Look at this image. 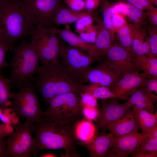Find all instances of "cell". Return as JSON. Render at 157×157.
I'll use <instances>...</instances> for the list:
<instances>
[{"label":"cell","instance_id":"cell-10","mask_svg":"<svg viewBox=\"0 0 157 157\" xmlns=\"http://www.w3.org/2000/svg\"><path fill=\"white\" fill-rule=\"evenodd\" d=\"M58 58L81 79L92 64L100 60L94 56L84 53L77 48L62 44Z\"/></svg>","mask_w":157,"mask_h":157},{"label":"cell","instance_id":"cell-54","mask_svg":"<svg viewBox=\"0 0 157 157\" xmlns=\"http://www.w3.org/2000/svg\"><path fill=\"white\" fill-rule=\"evenodd\" d=\"M23 1H26V0H23Z\"/></svg>","mask_w":157,"mask_h":157},{"label":"cell","instance_id":"cell-15","mask_svg":"<svg viewBox=\"0 0 157 157\" xmlns=\"http://www.w3.org/2000/svg\"><path fill=\"white\" fill-rule=\"evenodd\" d=\"M151 76L138 71L124 75L115 84L111 90L115 94L128 100L129 97L138 89L144 85Z\"/></svg>","mask_w":157,"mask_h":157},{"label":"cell","instance_id":"cell-50","mask_svg":"<svg viewBox=\"0 0 157 157\" xmlns=\"http://www.w3.org/2000/svg\"><path fill=\"white\" fill-rule=\"evenodd\" d=\"M0 41H2L7 43L0 24Z\"/></svg>","mask_w":157,"mask_h":157},{"label":"cell","instance_id":"cell-36","mask_svg":"<svg viewBox=\"0 0 157 157\" xmlns=\"http://www.w3.org/2000/svg\"><path fill=\"white\" fill-rule=\"evenodd\" d=\"M79 95L83 106L98 108L97 99L92 95L82 92L80 93Z\"/></svg>","mask_w":157,"mask_h":157},{"label":"cell","instance_id":"cell-38","mask_svg":"<svg viewBox=\"0 0 157 157\" xmlns=\"http://www.w3.org/2000/svg\"><path fill=\"white\" fill-rule=\"evenodd\" d=\"M82 114L83 117L89 120L95 121L98 114V108H97L83 106Z\"/></svg>","mask_w":157,"mask_h":157},{"label":"cell","instance_id":"cell-4","mask_svg":"<svg viewBox=\"0 0 157 157\" xmlns=\"http://www.w3.org/2000/svg\"><path fill=\"white\" fill-rule=\"evenodd\" d=\"M14 52L8 66L11 69L8 78L13 86L19 89L31 83L40 67V59L30 43L24 41L13 48Z\"/></svg>","mask_w":157,"mask_h":157},{"label":"cell","instance_id":"cell-23","mask_svg":"<svg viewBox=\"0 0 157 157\" xmlns=\"http://www.w3.org/2000/svg\"><path fill=\"white\" fill-rule=\"evenodd\" d=\"M88 12L85 10L77 12L63 6L60 8L55 16L53 20L54 26L61 25H69L75 22L83 16L86 15Z\"/></svg>","mask_w":157,"mask_h":157},{"label":"cell","instance_id":"cell-22","mask_svg":"<svg viewBox=\"0 0 157 157\" xmlns=\"http://www.w3.org/2000/svg\"><path fill=\"white\" fill-rule=\"evenodd\" d=\"M74 132L77 142H83L91 139L97 130L91 121L82 117L74 124Z\"/></svg>","mask_w":157,"mask_h":157},{"label":"cell","instance_id":"cell-33","mask_svg":"<svg viewBox=\"0 0 157 157\" xmlns=\"http://www.w3.org/2000/svg\"><path fill=\"white\" fill-rule=\"evenodd\" d=\"M147 94L154 104L157 101V78L151 76L148 78L144 85Z\"/></svg>","mask_w":157,"mask_h":157},{"label":"cell","instance_id":"cell-46","mask_svg":"<svg viewBox=\"0 0 157 157\" xmlns=\"http://www.w3.org/2000/svg\"><path fill=\"white\" fill-rule=\"evenodd\" d=\"M131 154V157H157L154 154L136 150H135Z\"/></svg>","mask_w":157,"mask_h":157},{"label":"cell","instance_id":"cell-18","mask_svg":"<svg viewBox=\"0 0 157 157\" xmlns=\"http://www.w3.org/2000/svg\"><path fill=\"white\" fill-rule=\"evenodd\" d=\"M65 26L63 29L53 28V29L59 37L68 43L69 46L81 49L87 52L88 54L100 59L94 44L86 42L79 36L74 33L70 30L69 25Z\"/></svg>","mask_w":157,"mask_h":157},{"label":"cell","instance_id":"cell-5","mask_svg":"<svg viewBox=\"0 0 157 157\" xmlns=\"http://www.w3.org/2000/svg\"><path fill=\"white\" fill-rule=\"evenodd\" d=\"M42 116L59 124H72L83 117L80 95L73 92L58 95L50 101Z\"/></svg>","mask_w":157,"mask_h":157},{"label":"cell","instance_id":"cell-30","mask_svg":"<svg viewBox=\"0 0 157 157\" xmlns=\"http://www.w3.org/2000/svg\"><path fill=\"white\" fill-rule=\"evenodd\" d=\"M135 150L151 154L157 157V138H145Z\"/></svg>","mask_w":157,"mask_h":157},{"label":"cell","instance_id":"cell-37","mask_svg":"<svg viewBox=\"0 0 157 157\" xmlns=\"http://www.w3.org/2000/svg\"><path fill=\"white\" fill-rule=\"evenodd\" d=\"M127 23L124 16L117 13H114L112 17L111 25L114 33L117 32L122 27Z\"/></svg>","mask_w":157,"mask_h":157},{"label":"cell","instance_id":"cell-45","mask_svg":"<svg viewBox=\"0 0 157 157\" xmlns=\"http://www.w3.org/2000/svg\"><path fill=\"white\" fill-rule=\"evenodd\" d=\"M146 12L151 24L157 26V8L154 7L152 9L147 10Z\"/></svg>","mask_w":157,"mask_h":157},{"label":"cell","instance_id":"cell-16","mask_svg":"<svg viewBox=\"0 0 157 157\" xmlns=\"http://www.w3.org/2000/svg\"><path fill=\"white\" fill-rule=\"evenodd\" d=\"M114 135L111 133L97 131L89 140L85 142H76L77 145L85 148L91 157H106L112 144Z\"/></svg>","mask_w":157,"mask_h":157},{"label":"cell","instance_id":"cell-17","mask_svg":"<svg viewBox=\"0 0 157 157\" xmlns=\"http://www.w3.org/2000/svg\"><path fill=\"white\" fill-rule=\"evenodd\" d=\"M97 26V34L94 45L99 57L104 56L113 43L115 33L107 29L97 14H93Z\"/></svg>","mask_w":157,"mask_h":157},{"label":"cell","instance_id":"cell-21","mask_svg":"<svg viewBox=\"0 0 157 157\" xmlns=\"http://www.w3.org/2000/svg\"><path fill=\"white\" fill-rule=\"evenodd\" d=\"M136 121L143 133L151 132L157 126V112L151 113L131 105Z\"/></svg>","mask_w":157,"mask_h":157},{"label":"cell","instance_id":"cell-34","mask_svg":"<svg viewBox=\"0 0 157 157\" xmlns=\"http://www.w3.org/2000/svg\"><path fill=\"white\" fill-rule=\"evenodd\" d=\"M97 26L92 25L84 32L79 33V36L86 42L94 44L97 34Z\"/></svg>","mask_w":157,"mask_h":157},{"label":"cell","instance_id":"cell-44","mask_svg":"<svg viewBox=\"0 0 157 157\" xmlns=\"http://www.w3.org/2000/svg\"><path fill=\"white\" fill-rule=\"evenodd\" d=\"M126 6L124 1H120L116 3H114L113 6V10L114 13L119 14L123 16H126Z\"/></svg>","mask_w":157,"mask_h":157},{"label":"cell","instance_id":"cell-19","mask_svg":"<svg viewBox=\"0 0 157 157\" xmlns=\"http://www.w3.org/2000/svg\"><path fill=\"white\" fill-rule=\"evenodd\" d=\"M140 129L135 120L133 110L110 124L107 129L115 136H119L138 131Z\"/></svg>","mask_w":157,"mask_h":157},{"label":"cell","instance_id":"cell-13","mask_svg":"<svg viewBox=\"0 0 157 157\" xmlns=\"http://www.w3.org/2000/svg\"><path fill=\"white\" fill-rule=\"evenodd\" d=\"M138 131L121 136H114L112 144L106 157L128 156L151 133H140Z\"/></svg>","mask_w":157,"mask_h":157},{"label":"cell","instance_id":"cell-7","mask_svg":"<svg viewBox=\"0 0 157 157\" xmlns=\"http://www.w3.org/2000/svg\"><path fill=\"white\" fill-rule=\"evenodd\" d=\"M30 43L42 65L58 58L62 43L53 28L36 26L31 31Z\"/></svg>","mask_w":157,"mask_h":157},{"label":"cell","instance_id":"cell-49","mask_svg":"<svg viewBox=\"0 0 157 157\" xmlns=\"http://www.w3.org/2000/svg\"><path fill=\"white\" fill-rule=\"evenodd\" d=\"M149 136L154 138H157V126L151 131Z\"/></svg>","mask_w":157,"mask_h":157},{"label":"cell","instance_id":"cell-26","mask_svg":"<svg viewBox=\"0 0 157 157\" xmlns=\"http://www.w3.org/2000/svg\"><path fill=\"white\" fill-rule=\"evenodd\" d=\"M132 57L133 63L137 68L142 70L145 74L157 78L156 58L137 55H134Z\"/></svg>","mask_w":157,"mask_h":157},{"label":"cell","instance_id":"cell-27","mask_svg":"<svg viewBox=\"0 0 157 157\" xmlns=\"http://www.w3.org/2000/svg\"><path fill=\"white\" fill-rule=\"evenodd\" d=\"M115 37L117 42L131 54L135 55L132 47V37L131 30L128 23L121 28L117 33Z\"/></svg>","mask_w":157,"mask_h":157},{"label":"cell","instance_id":"cell-20","mask_svg":"<svg viewBox=\"0 0 157 157\" xmlns=\"http://www.w3.org/2000/svg\"><path fill=\"white\" fill-rule=\"evenodd\" d=\"M132 37V47L135 55H144L149 52L150 47L146 28H137L129 24Z\"/></svg>","mask_w":157,"mask_h":157},{"label":"cell","instance_id":"cell-43","mask_svg":"<svg viewBox=\"0 0 157 157\" xmlns=\"http://www.w3.org/2000/svg\"><path fill=\"white\" fill-rule=\"evenodd\" d=\"M85 10L92 13L100 6L101 0H84Z\"/></svg>","mask_w":157,"mask_h":157},{"label":"cell","instance_id":"cell-12","mask_svg":"<svg viewBox=\"0 0 157 157\" xmlns=\"http://www.w3.org/2000/svg\"><path fill=\"white\" fill-rule=\"evenodd\" d=\"M100 60L94 67L88 68L81 79L82 82L96 84L107 87L110 90L123 76L110 67L104 60Z\"/></svg>","mask_w":157,"mask_h":157},{"label":"cell","instance_id":"cell-11","mask_svg":"<svg viewBox=\"0 0 157 157\" xmlns=\"http://www.w3.org/2000/svg\"><path fill=\"white\" fill-rule=\"evenodd\" d=\"M118 100L114 99L108 103L101 102L95 121L97 131H105L110 124L122 118L131 110L132 107L129 101L121 103Z\"/></svg>","mask_w":157,"mask_h":157},{"label":"cell","instance_id":"cell-28","mask_svg":"<svg viewBox=\"0 0 157 157\" xmlns=\"http://www.w3.org/2000/svg\"><path fill=\"white\" fill-rule=\"evenodd\" d=\"M10 82L0 72V107L2 109L8 108L10 104L9 100L11 98L12 92L11 91Z\"/></svg>","mask_w":157,"mask_h":157},{"label":"cell","instance_id":"cell-32","mask_svg":"<svg viewBox=\"0 0 157 157\" xmlns=\"http://www.w3.org/2000/svg\"><path fill=\"white\" fill-rule=\"evenodd\" d=\"M148 40L153 55L157 57V26L151 24L146 26Z\"/></svg>","mask_w":157,"mask_h":157},{"label":"cell","instance_id":"cell-25","mask_svg":"<svg viewBox=\"0 0 157 157\" xmlns=\"http://www.w3.org/2000/svg\"><path fill=\"white\" fill-rule=\"evenodd\" d=\"M131 105L154 113L155 108L149 99L144 85L138 89L128 98V100Z\"/></svg>","mask_w":157,"mask_h":157},{"label":"cell","instance_id":"cell-39","mask_svg":"<svg viewBox=\"0 0 157 157\" xmlns=\"http://www.w3.org/2000/svg\"><path fill=\"white\" fill-rule=\"evenodd\" d=\"M10 49L8 44L3 41H0V71L3 68L8 66L5 58L6 52Z\"/></svg>","mask_w":157,"mask_h":157},{"label":"cell","instance_id":"cell-41","mask_svg":"<svg viewBox=\"0 0 157 157\" xmlns=\"http://www.w3.org/2000/svg\"><path fill=\"white\" fill-rule=\"evenodd\" d=\"M124 2L126 7L135 17L142 22L146 23L145 21L147 17L146 12L144 11L140 10L131 4Z\"/></svg>","mask_w":157,"mask_h":157},{"label":"cell","instance_id":"cell-42","mask_svg":"<svg viewBox=\"0 0 157 157\" xmlns=\"http://www.w3.org/2000/svg\"><path fill=\"white\" fill-rule=\"evenodd\" d=\"M13 132V128L11 124L0 123V140L9 137Z\"/></svg>","mask_w":157,"mask_h":157},{"label":"cell","instance_id":"cell-1","mask_svg":"<svg viewBox=\"0 0 157 157\" xmlns=\"http://www.w3.org/2000/svg\"><path fill=\"white\" fill-rule=\"evenodd\" d=\"M31 83L46 104L56 96L73 92L79 95L83 83L81 78L63 64L58 58L40 66Z\"/></svg>","mask_w":157,"mask_h":157},{"label":"cell","instance_id":"cell-6","mask_svg":"<svg viewBox=\"0 0 157 157\" xmlns=\"http://www.w3.org/2000/svg\"><path fill=\"white\" fill-rule=\"evenodd\" d=\"M31 83L24 85L17 92H13L8 106L18 117L25 118L31 124H38L42 116L39 99Z\"/></svg>","mask_w":157,"mask_h":157},{"label":"cell","instance_id":"cell-47","mask_svg":"<svg viewBox=\"0 0 157 157\" xmlns=\"http://www.w3.org/2000/svg\"><path fill=\"white\" fill-rule=\"evenodd\" d=\"M7 140H0V157H5Z\"/></svg>","mask_w":157,"mask_h":157},{"label":"cell","instance_id":"cell-2","mask_svg":"<svg viewBox=\"0 0 157 157\" xmlns=\"http://www.w3.org/2000/svg\"><path fill=\"white\" fill-rule=\"evenodd\" d=\"M74 124L63 125L42 116L39 122L34 125L35 144L33 156L37 157L38 153L43 150L59 149L65 152L61 157H80L74 133Z\"/></svg>","mask_w":157,"mask_h":157},{"label":"cell","instance_id":"cell-35","mask_svg":"<svg viewBox=\"0 0 157 157\" xmlns=\"http://www.w3.org/2000/svg\"><path fill=\"white\" fill-rule=\"evenodd\" d=\"M137 8L142 10H148L152 9L153 5L148 0H121Z\"/></svg>","mask_w":157,"mask_h":157},{"label":"cell","instance_id":"cell-52","mask_svg":"<svg viewBox=\"0 0 157 157\" xmlns=\"http://www.w3.org/2000/svg\"><path fill=\"white\" fill-rule=\"evenodd\" d=\"M4 0H0V4L3 2Z\"/></svg>","mask_w":157,"mask_h":157},{"label":"cell","instance_id":"cell-51","mask_svg":"<svg viewBox=\"0 0 157 157\" xmlns=\"http://www.w3.org/2000/svg\"><path fill=\"white\" fill-rule=\"evenodd\" d=\"M153 5L157 6V0H148Z\"/></svg>","mask_w":157,"mask_h":157},{"label":"cell","instance_id":"cell-9","mask_svg":"<svg viewBox=\"0 0 157 157\" xmlns=\"http://www.w3.org/2000/svg\"><path fill=\"white\" fill-rule=\"evenodd\" d=\"M34 125L26 121L17 125L15 131L7 139L6 157L33 156L35 144L32 135Z\"/></svg>","mask_w":157,"mask_h":157},{"label":"cell","instance_id":"cell-24","mask_svg":"<svg viewBox=\"0 0 157 157\" xmlns=\"http://www.w3.org/2000/svg\"><path fill=\"white\" fill-rule=\"evenodd\" d=\"M81 92L89 94L97 99H117L126 100L123 97L113 93L108 88L96 84L90 83L85 85L83 83L81 86Z\"/></svg>","mask_w":157,"mask_h":157},{"label":"cell","instance_id":"cell-48","mask_svg":"<svg viewBox=\"0 0 157 157\" xmlns=\"http://www.w3.org/2000/svg\"><path fill=\"white\" fill-rule=\"evenodd\" d=\"M40 157H57L58 156L56 154L51 152L46 153L40 155Z\"/></svg>","mask_w":157,"mask_h":157},{"label":"cell","instance_id":"cell-8","mask_svg":"<svg viewBox=\"0 0 157 157\" xmlns=\"http://www.w3.org/2000/svg\"><path fill=\"white\" fill-rule=\"evenodd\" d=\"M21 2L26 16L33 25L55 28L53 20L63 6L61 0H27Z\"/></svg>","mask_w":157,"mask_h":157},{"label":"cell","instance_id":"cell-29","mask_svg":"<svg viewBox=\"0 0 157 157\" xmlns=\"http://www.w3.org/2000/svg\"><path fill=\"white\" fill-rule=\"evenodd\" d=\"M114 4V3L109 0H101L99 6L103 16L102 20L104 26L107 29L114 33L111 25L112 18L114 14L113 10Z\"/></svg>","mask_w":157,"mask_h":157},{"label":"cell","instance_id":"cell-31","mask_svg":"<svg viewBox=\"0 0 157 157\" xmlns=\"http://www.w3.org/2000/svg\"><path fill=\"white\" fill-rule=\"evenodd\" d=\"M94 21L92 13L88 12L75 22V32L79 34L84 32L93 24Z\"/></svg>","mask_w":157,"mask_h":157},{"label":"cell","instance_id":"cell-14","mask_svg":"<svg viewBox=\"0 0 157 157\" xmlns=\"http://www.w3.org/2000/svg\"><path fill=\"white\" fill-rule=\"evenodd\" d=\"M105 61L123 76L139 70L135 65L131 54L117 42L113 43L105 55Z\"/></svg>","mask_w":157,"mask_h":157},{"label":"cell","instance_id":"cell-40","mask_svg":"<svg viewBox=\"0 0 157 157\" xmlns=\"http://www.w3.org/2000/svg\"><path fill=\"white\" fill-rule=\"evenodd\" d=\"M68 7L74 11L80 12L85 10L84 0H63Z\"/></svg>","mask_w":157,"mask_h":157},{"label":"cell","instance_id":"cell-3","mask_svg":"<svg viewBox=\"0 0 157 157\" xmlns=\"http://www.w3.org/2000/svg\"><path fill=\"white\" fill-rule=\"evenodd\" d=\"M0 24L11 49L15 43L30 34L34 28L26 16L21 1L4 0L0 4Z\"/></svg>","mask_w":157,"mask_h":157},{"label":"cell","instance_id":"cell-53","mask_svg":"<svg viewBox=\"0 0 157 157\" xmlns=\"http://www.w3.org/2000/svg\"><path fill=\"white\" fill-rule=\"evenodd\" d=\"M2 109L0 107V114L2 113Z\"/></svg>","mask_w":157,"mask_h":157}]
</instances>
